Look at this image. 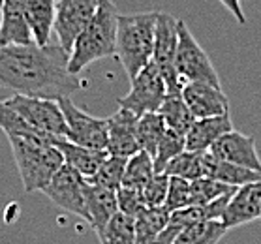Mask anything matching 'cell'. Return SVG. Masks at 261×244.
I'll return each mask as SVG.
<instances>
[{"mask_svg": "<svg viewBox=\"0 0 261 244\" xmlns=\"http://www.w3.org/2000/svg\"><path fill=\"white\" fill-rule=\"evenodd\" d=\"M68 64L70 53L60 43L0 45V100L17 94L51 100L71 96L85 81Z\"/></svg>", "mask_w": 261, "mask_h": 244, "instance_id": "1", "label": "cell"}, {"mask_svg": "<svg viewBox=\"0 0 261 244\" xmlns=\"http://www.w3.org/2000/svg\"><path fill=\"white\" fill-rule=\"evenodd\" d=\"M12 154L17 166L24 192H42L51 182L55 173L64 166L60 150L53 145V137L42 133L8 135Z\"/></svg>", "mask_w": 261, "mask_h": 244, "instance_id": "2", "label": "cell"}, {"mask_svg": "<svg viewBox=\"0 0 261 244\" xmlns=\"http://www.w3.org/2000/svg\"><path fill=\"white\" fill-rule=\"evenodd\" d=\"M119 13L111 0H100L90 23L75 38L70 51V72L81 73L92 62L117 55Z\"/></svg>", "mask_w": 261, "mask_h": 244, "instance_id": "3", "label": "cell"}, {"mask_svg": "<svg viewBox=\"0 0 261 244\" xmlns=\"http://www.w3.org/2000/svg\"><path fill=\"white\" fill-rule=\"evenodd\" d=\"M160 12H145L120 15L117 29V59L128 79H134L147 64L152 62L154 32Z\"/></svg>", "mask_w": 261, "mask_h": 244, "instance_id": "4", "label": "cell"}, {"mask_svg": "<svg viewBox=\"0 0 261 244\" xmlns=\"http://www.w3.org/2000/svg\"><path fill=\"white\" fill-rule=\"evenodd\" d=\"M175 68L180 81L186 83H208L220 87L218 72L214 68L213 60L199 45L196 36L190 32L182 19H178V47Z\"/></svg>", "mask_w": 261, "mask_h": 244, "instance_id": "5", "label": "cell"}, {"mask_svg": "<svg viewBox=\"0 0 261 244\" xmlns=\"http://www.w3.org/2000/svg\"><path fill=\"white\" fill-rule=\"evenodd\" d=\"M4 101L12 109H15L34 130L42 131L43 135L68 137V124L59 105V100L17 94Z\"/></svg>", "mask_w": 261, "mask_h": 244, "instance_id": "6", "label": "cell"}, {"mask_svg": "<svg viewBox=\"0 0 261 244\" xmlns=\"http://www.w3.org/2000/svg\"><path fill=\"white\" fill-rule=\"evenodd\" d=\"M128 94L119 98V107L130 109L137 117L145 113H154L162 105L167 94L166 79L154 62H150L130 81Z\"/></svg>", "mask_w": 261, "mask_h": 244, "instance_id": "7", "label": "cell"}, {"mask_svg": "<svg viewBox=\"0 0 261 244\" xmlns=\"http://www.w3.org/2000/svg\"><path fill=\"white\" fill-rule=\"evenodd\" d=\"M87 184L89 180L83 177L79 171H75L71 166L64 164L59 171L55 173V177L51 179L42 194L51 199L55 207L62 208L70 214H75L79 218H83L85 222H89V210H87Z\"/></svg>", "mask_w": 261, "mask_h": 244, "instance_id": "8", "label": "cell"}, {"mask_svg": "<svg viewBox=\"0 0 261 244\" xmlns=\"http://www.w3.org/2000/svg\"><path fill=\"white\" fill-rule=\"evenodd\" d=\"M178 47V19H175L171 13L160 12L158 21H156L154 32V53H152V62L158 66L167 85V92L182 90L184 83L180 81L175 68V59H177Z\"/></svg>", "mask_w": 261, "mask_h": 244, "instance_id": "9", "label": "cell"}, {"mask_svg": "<svg viewBox=\"0 0 261 244\" xmlns=\"http://www.w3.org/2000/svg\"><path fill=\"white\" fill-rule=\"evenodd\" d=\"M59 105L68 124V137L71 143L96 150H107V119H98L79 109L71 96L59 98Z\"/></svg>", "mask_w": 261, "mask_h": 244, "instance_id": "10", "label": "cell"}, {"mask_svg": "<svg viewBox=\"0 0 261 244\" xmlns=\"http://www.w3.org/2000/svg\"><path fill=\"white\" fill-rule=\"evenodd\" d=\"M100 0H57L53 32L62 47L70 53L75 38L90 23Z\"/></svg>", "mask_w": 261, "mask_h": 244, "instance_id": "11", "label": "cell"}, {"mask_svg": "<svg viewBox=\"0 0 261 244\" xmlns=\"http://www.w3.org/2000/svg\"><path fill=\"white\" fill-rule=\"evenodd\" d=\"M255 220H261V182H250L237 188L220 218L227 231Z\"/></svg>", "mask_w": 261, "mask_h": 244, "instance_id": "12", "label": "cell"}, {"mask_svg": "<svg viewBox=\"0 0 261 244\" xmlns=\"http://www.w3.org/2000/svg\"><path fill=\"white\" fill-rule=\"evenodd\" d=\"M137 117L130 109L120 107L107 119V152L115 156L130 158L139 152L137 143Z\"/></svg>", "mask_w": 261, "mask_h": 244, "instance_id": "13", "label": "cell"}, {"mask_svg": "<svg viewBox=\"0 0 261 244\" xmlns=\"http://www.w3.org/2000/svg\"><path fill=\"white\" fill-rule=\"evenodd\" d=\"M208 152L216 156L218 160L231 161V164L248 167L254 171H261V158L257 154V149H255V139L250 135H244L237 130L224 133L208 149Z\"/></svg>", "mask_w": 261, "mask_h": 244, "instance_id": "14", "label": "cell"}, {"mask_svg": "<svg viewBox=\"0 0 261 244\" xmlns=\"http://www.w3.org/2000/svg\"><path fill=\"white\" fill-rule=\"evenodd\" d=\"M182 98L188 103L196 119L218 117L229 113V100L220 87L208 83H186L182 89Z\"/></svg>", "mask_w": 261, "mask_h": 244, "instance_id": "15", "label": "cell"}, {"mask_svg": "<svg viewBox=\"0 0 261 244\" xmlns=\"http://www.w3.org/2000/svg\"><path fill=\"white\" fill-rule=\"evenodd\" d=\"M27 0H4L2 2V19H0V45L17 43V45H29L36 43L30 24L24 13Z\"/></svg>", "mask_w": 261, "mask_h": 244, "instance_id": "16", "label": "cell"}, {"mask_svg": "<svg viewBox=\"0 0 261 244\" xmlns=\"http://www.w3.org/2000/svg\"><path fill=\"white\" fill-rule=\"evenodd\" d=\"M235 130L229 113L207 119H196L186 133V150L192 152H207L220 137L227 131Z\"/></svg>", "mask_w": 261, "mask_h": 244, "instance_id": "17", "label": "cell"}, {"mask_svg": "<svg viewBox=\"0 0 261 244\" xmlns=\"http://www.w3.org/2000/svg\"><path fill=\"white\" fill-rule=\"evenodd\" d=\"M89 180V179H87ZM87 210H89V224L96 233H100L107 226V222L111 220L119 212V201H117V190L106 188V186L87 184Z\"/></svg>", "mask_w": 261, "mask_h": 244, "instance_id": "18", "label": "cell"}, {"mask_svg": "<svg viewBox=\"0 0 261 244\" xmlns=\"http://www.w3.org/2000/svg\"><path fill=\"white\" fill-rule=\"evenodd\" d=\"M53 145L60 150V154L64 158V164L71 166L75 171H79L83 177L90 179L94 177L101 161L107 158V150H96L89 147H81L77 143H71L66 137H53Z\"/></svg>", "mask_w": 261, "mask_h": 244, "instance_id": "19", "label": "cell"}, {"mask_svg": "<svg viewBox=\"0 0 261 244\" xmlns=\"http://www.w3.org/2000/svg\"><path fill=\"white\" fill-rule=\"evenodd\" d=\"M203 177L220 180L229 186H237V188L250 184V182H261V171H254V169L237 166L231 161L218 160L208 150L203 156Z\"/></svg>", "mask_w": 261, "mask_h": 244, "instance_id": "20", "label": "cell"}, {"mask_svg": "<svg viewBox=\"0 0 261 244\" xmlns=\"http://www.w3.org/2000/svg\"><path fill=\"white\" fill-rule=\"evenodd\" d=\"M24 13H27V21L30 24L34 42L38 45H47L53 36L57 0H27Z\"/></svg>", "mask_w": 261, "mask_h": 244, "instance_id": "21", "label": "cell"}, {"mask_svg": "<svg viewBox=\"0 0 261 244\" xmlns=\"http://www.w3.org/2000/svg\"><path fill=\"white\" fill-rule=\"evenodd\" d=\"M158 113L162 115V119L166 122V126L169 130L178 131L186 135L188 130L192 128L196 117L192 115L188 103L182 98V90H175V92H167L164 101H162Z\"/></svg>", "mask_w": 261, "mask_h": 244, "instance_id": "22", "label": "cell"}, {"mask_svg": "<svg viewBox=\"0 0 261 244\" xmlns=\"http://www.w3.org/2000/svg\"><path fill=\"white\" fill-rule=\"evenodd\" d=\"M226 233L227 229L220 220H201L184 227L173 244H218Z\"/></svg>", "mask_w": 261, "mask_h": 244, "instance_id": "23", "label": "cell"}, {"mask_svg": "<svg viewBox=\"0 0 261 244\" xmlns=\"http://www.w3.org/2000/svg\"><path fill=\"white\" fill-rule=\"evenodd\" d=\"M169 220V210L166 207H148L136 218V242L134 244H154L156 237L166 227Z\"/></svg>", "mask_w": 261, "mask_h": 244, "instance_id": "24", "label": "cell"}, {"mask_svg": "<svg viewBox=\"0 0 261 244\" xmlns=\"http://www.w3.org/2000/svg\"><path fill=\"white\" fill-rule=\"evenodd\" d=\"M166 130L167 126L158 111L141 115L139 120H137V143H139V149L147 150L148 154L154 158L158 145H160Z\"/></svg>", "mask_w": 261, "mask_h": 244, "instance_id": "25", "label": "cell"}, {"mask_svg": "<svg viewBox=\"0 0 261 244\" xmlns=\"http://www.w3.org/2000/svg\"><path fill=\"white\" fill-rule=\"evenodd\" d=\"M96 235L100 238V244H134L136 242V220L122 212H117L107 222V226Z\"/></svg>", "mask_w": 261, "mask_h": 244, "instance_id": "26", "label": "cell"}, {"mask_svg": "<svg viewBox=\"0 0 261 244\" xmlns=\"http://www.w3.org/2000/svg\"><path fill=\"white\" fill-rule=\"evenodd\" d=\"M154 173V158L148 154L147 150H139V152H136L134 156L128 158L122 186L141 188L143 190Z\"/></svg>", "mask_w": 261, "mask_h": 244, "instance_id": "27", "label": "cell"}, {"mask_svg": "<svg viewBox=\"0 0 261 244\" xmlns=\"http://www.w3.org/2000/svg\"><path fill=\"white\" fill-rule=\"evenodd\" d=\"M203 156L205 152H192L184 150L178 156H175L166 166L164 173L169 177H180L186 180H196L203 177Z\"/></svg>", "mask_w": 261, "mask_h": 244, "instance_id": "28", "label": "cell"}, {"mask_svg": "<svg viewBox=\"0 0 261 244\" xmlns=\"http://www.w3.org/2000/svg\"><path fill=\"white\" fill-rule=\"evenodd\" d=\"M126 164H128V158H124V156L107 154V158L98 167L96 175L90 177L89 180L94 182V184L111 188V190H119L120 186H122V179H124Z\"/></svg>", "mask_w": 261, "mask_h": 244, "instance_id": "29", "label": "cell"}, {"mask_svg": "<svg viewBox=\"0 0 261 244\" xmlns=\"http://www.w3.org/2000/svg\"><path fill=\"white\" fill-rule=\"evenodd\" d=\"M237 190V186L224 184L220 180L208 179V177H201V179L190 180V192H192V205H205L211 203L218 197L231 194Z\"/></svg>", "mask_w": 261, "mask_h": 244, "instance_id": "30", "label": "cell"}, {"mask_svg": "<svg viewBox=\"0 0 261 244\" xmlns=\"http://www.w3.org/2000/svg\"><path fill=\"white\" fill-rule=\"evenodd\" d=\"M184 150H186V135L167 128L164 137H162L160 145H158V150H156V154H154V171L164 173L167 164H169L175 156L184 152Z\"/></svg>", "mask_w": 261, "mask_h": 244, "instance_id": "31", "label": "cell"}, {"mask_svg": "<svg viewBox=\"0 0 261 244\" xmlns=\"http://www.w3.org/2000/svg\"><path fill=\"white\" fill-rule=\"evenodd\" d=\"M117 201H119V212L130 216L136 220L143 210H147L148 205L145 201L141 188H130V186H120L117 190Z\"/></svg>", "mask_w": 261, "mask_h": 244, "instance_id": "32", "label": "cell"}, {"mask_svg": "<svg viewBox=\"0 0 261 244\" xmlns=\"http://www.w3.org/2000/svg\"><path fill=\"white\" fill-rule=\"evenodd\" d=\"M188 205H192L190 180L180 179V177H169V190H167L166 203H164L166 210L173 212Z\"/></svg>", "mask_w": 261, "mask_h": 244, "instance_id": "33", "label": "cell"}, {"mask_svg": "<svg viewBox=\"0 0 261 244\" xmlns=\"http://www.w3.org/2000/svg\"><path fill=\"white\" fill-rule=\"evenodd\" d=\"M169 190V175L166 173H154L143 188V196L148 207H164Z\"/></svg>", "mask_w": 261, "mask_h": 244, "instance_id": "34", "label": "cell"}, {"mask_svg": "<svg viewBox=\"0 0 261 244\" xmlns=\"http://www.w3.org/2000/svg\"><path fill=\"white\" fill-rule=\"evenodd\" d=\"M222 6L226 8L227 12L231 13L233 17L237 19L241 24H246V15L243 12V2L244 0H218Z\"/></svg>", "mask_w": 261, "mask_h": 244, "instance_id": "35", "label": "cell"}, {"mask_svg": "<svg viewBox=\"0 0 261 244\" xmlns=\"http://www.w3.org/2000/svg\"><path fill=\"white\" fill-rule=\"evenodd\" d=\"M2 2H4V0H0V6H2Z\"/></svg>", "mask_w": 261, "mask_h": 244, "instance_id": "36", "label": "cell"}]
</instances>
